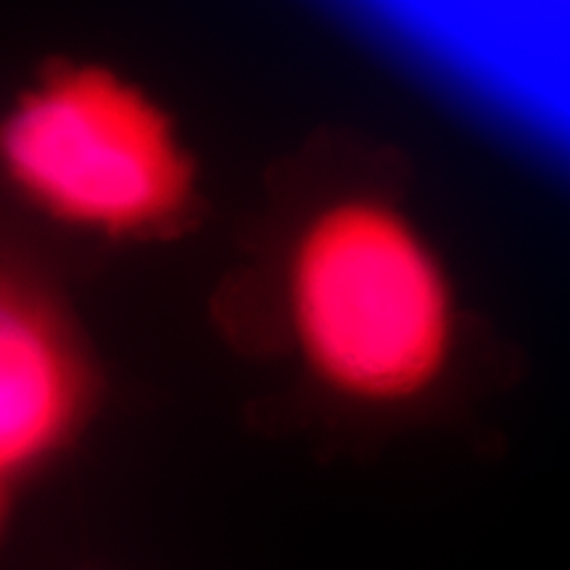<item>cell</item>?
<instances>
[{"instance_id": "obj_1", "label": "cell", "mask_w": 570, "mask_h": 570, "mask_svg": "<svg viewBox=\"0 0 570 570\" xmlns=\"http://www.w3.org/2000/svg\"><path fill=\"white\" fill-rule=\"evenodd\" d=\"M283 352L309 402L399 425L454 396L468 331L444 256L402 204L338 190L291 227L277 283Z\"/></svg>"}, {"instance_id": "obj_2", "label": "cell", "mask_w": 570, "mask_h": 570, "mask_svg": "<svg viewBox=\"0 0 570 570\" xmlns=\"http://www.w3.org/2000/svg\"><path fill=\"white\" fill-rule=\"evenodd\" d=\"M0 180L85 238L151 240L198 202V167L169 111L96 61H53L0 111Z\"/></svg>"}, {"instance_id": "obj_3", "label": "cell", "mask_w": 570, "mask_h": 570, "mask_svg": "<svg viewBox=\"0 0 570 570\" xmlns=\"http://www.w3.org/2000/svg\"><path fill=\"white\" fill-rule=\"evenodd\" d=\"M101 402V365L67 298L0 252V489L19 499L67 460Z\"/></svg>"}]
</instances>
